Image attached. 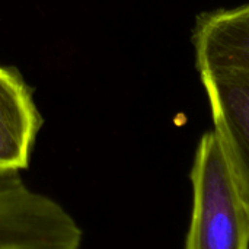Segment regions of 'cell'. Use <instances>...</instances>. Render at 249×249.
Here are the masks:
<instances>
[{
	"instance_id": "cell-1",
	"label": "cell",
	"mask_w": 249,
	"mask_h": 249,
	"mask_svg": "<svg viewBox=\"0 0 249 249\" xmlns=\"http://www.w3.org/2000/svg\"><path fill=\"white\" fill-rule=\"evenodd\" d=\"M193 213L185 249H249V219L216 131L206 133L191 168Z\"/></svg>"
},
{
	"instance_id": "cell-2",
	"label": "cell",
	"mask_w": 249,
	"mask_h": 249,
	"mask_svg": "<svg viewBox=\"0 0 249 249\" xmlns=\"http://www.w3.org/2000/svg\"><path fill=\"white\" fill-rule=\"evenodd\" d=\"M83 233L71 214L26 184L0 193V249H80Z\"/></svg>"
},
{
	"instance_id": "cell-3",
	"label": "cell",
	"mask_w": 249,
	"mask_h": 249,
	"mask_svg": "<svg viewBox=\"0 0 249 249\" xmlns=\"http://www.w3.org/2000/svg\"><path fill=\"white\" fill-rule=\"evenodd\" d=\"M200 77L210 102L214 131L249 219V70H203Z\"/></svg>"
},
{
	"instance_id": "cell-4",
	"label": "cell",
	"mask_w": 249,
	"mask_h": 249,
	"mask_svg": "<svg viewBox=\"0 0 249 249\" xmlns=\"http://www.w3.org/2000/svg\"><path fill=\"white\" fill-rule=\"evenodd\" d=\"M42 125L23 77L0 66V171L26 169Z\"/></svg>"
},
{
	"instance_id": "cell-5",
	"label": "cell",
	"mask_w": 249,
	"mask_h": 249,
	"mask_svg": "<svg viewBox=\"0 0 249 249\" xmlns=\"http://www.w3.org/2000/svg\"><path fill=\"white\" fill-rule=\"evenodd\" d=\"M193 44L198 71L249 70V3L200 15Z\"/></svg>"
},
{
	"instance_id": "cell-6",
	"label": "cell",
	"mask_w": 249,
	"mask_h": 249,
	"mask_svg": "<svg viewBox=\"0 0 249 249\" xmlns=\"http://www.w3.org/2000/svg\"><path fill=\"white\" fill-rule=\"evenodd\" d=\"M23 178L18 171H0V193L23 185Z\"/></svg>"
}]
</instances>
